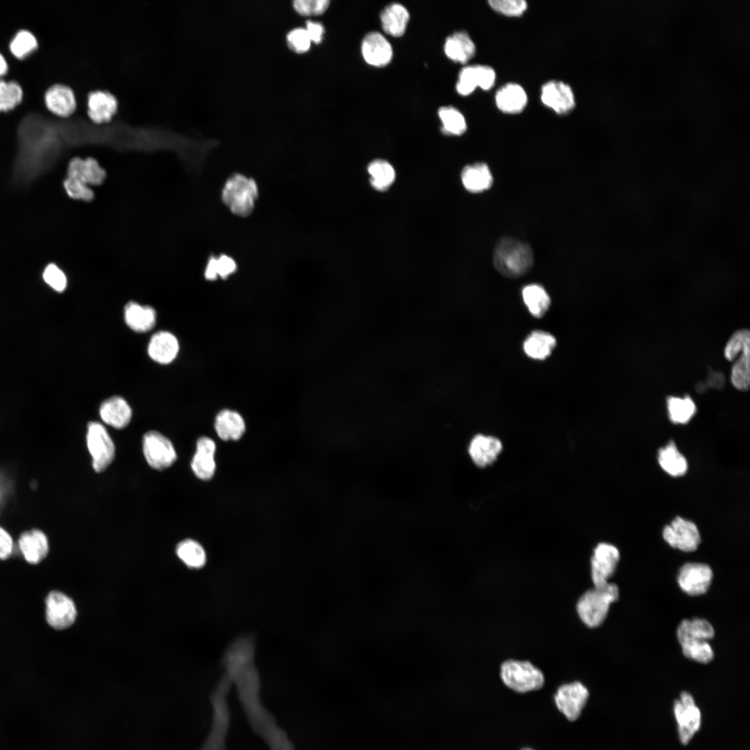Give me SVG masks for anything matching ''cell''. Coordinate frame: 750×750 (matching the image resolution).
I'll return each instance as SVG.
<instances>
[{
    "label": "cell",
    "instance_id": "1",
    "mask_svg": "<svg viewBox=\"0 0 750 750\" xmlns=\"http://www.w3.org/2000/svg\"><path fill=\"white\" fill-rule=\"evenodd\" d=\"M493 262L497 270L503 276L517 278L532 267L533 253L527 243L511 237H505L499 240L494 248Z\"/></svg>",
    "mask_w": 750,
    "mask_h": 750
},
{
    "label": "cell",
    "instance_id": "2",
    "mask_svg": "<svg viewBox=\"0 0 750 750\" xmlns=\"http://www.w3.org/2000/svg\"><path fill=\"white\" fill-rule=\"evenodd\" d=\"M619 588L613 583L587 590L578 599L576 611L581 620L590 628L603 624L611 603L619 599Z\"/></svg>",
    "mask_w": 750,
    "mask_h": 750
},
{
    "label": "cell",
    "instance_id": "3",
    "mask_svg": "<svg viewBox=\"0 0 750 750\" xmlns=\"http://www.w3.org/2000/svg\"><path fill=\"white\" fill-rule=\"evenodd\" d=\"M258 196L256 181L240 174L231 176L222 192L223 203L234 215L247 217L253 210Z\"/></svg>",
    "mask_w": 750,
    "mask_h": 750
},
{
    "label": "cell",
    "instance_id": "4",
    "mask_svg": "<svg viewBox=\"0 0 750 750\" xmlns=\"http://www.w3.org/2000/svg\"><path fill=\"white\" fill-rule=\"evenodd\" d=\"M500 676L508 688L518 693L538 690L544 684L542 671L526 660L504 661L500 667Z\"/></svg>",
    "mask_w": 750,
    "mask_h": 750
},
{
    "label": "cell",
    "instance_id": "5",
    "mask_svg": "<svg viewBox=\"0 0 750 750\" xmlns=\"http://www.w3.org/2000/svg\"><path fill=\"white\" fill-rule=\"evenodd\" d=\"M86 442L92 456V465L97 472H101L115 457V445L105 427L97 422L88 425Z\"/></svg>",
    "mask_w": 750,
    "mask_h": 750
},
{
    "label": "cell",
    "instance_id": "6",
    "mask_svg": "<svg viewBox=\"0 0 750 750\" xmlns=\"http://www.w3.org/2000/svg\"><path fill=\"white\" fill-rule=\"evenodd\" d=\"M674 713L678 724L679 740L688 744L701 726V716L692 696L687 692L681 694L674 703Z\"/></svg>",
    "mask_w": 750,
    "mask_h": 750
},
{
    "label": "cell",
    "instance_id": "7",
    "mask_svg": "<svg viewBox=\"0 0 750 750\" xmlns=\"http://www.w3.org/2000/svg\"><path fill=\"white\" fill-rule=\"evenodd\" d=\"M589 697L588 688L580 681L561 685L554 694V701L558 710L570 722L581 716Z\"/></svg>",
    "mask_w": 750,
    "mask_h": 750
},
{
    "label": "cell",
    "instance_id": "8",
    "mask_svg": "<svg viewBox=\"0 0 750 750\" xmlns=\"http://www.w3.org/2000/svg\"><path fill=\"white\" fill-rule=\"evenodd\" d=\"M143 452L148 464L155 469L162 470L170 467L177 455L170 440L161 433L151 431L143 438Z\"/></svg>",
    "mask_w": 750,
    "mask_h": 750
},
{
    "label": "cell",
    "instance_id": "9",
    "mask_svg": "<svg viewBox=\"0 0 750 750\" xmlns=\"http://www.w3.org/2000/svg\"><path fill=\"white\" fill-rule=\"evenodd\" d=\"M662 536L672 547L685 552L695 551L701 542L696 524L681 517H676L665 526Z\"/></svg>",
    "mask_w": 750,
    "mask_h": 750
},
{
    "label": "cell",
    "instance_id": "10",
    "mask_svg": "<svg viewBox=\"0 0 750 750\" xmlns=\"http://www.w3.org/2000/svg\"><path fill=\"white\" fill-rule=\"evenodd\" d=\"M619 551L613 544L601 542L594 549L591 558V577L594 587L607 585L619 560Z\"/></svg>",
    "mask_w": 750,
    "mask_h": 750
},
{
    "label": "cell",
    "instance_id": "11",
    "mask_svg": "<svg viewBox=\"0 0 750 750\" xmlns=\"http://www.w3.org/2000/svg\"><path fill=\"white\" fill-rule=\"evenodd\" d=\"M712 579L710 567L704 563L688 562L683 565L677 576L681 589L692 596L701 595L709 589Z\"/></svg>",
    "mask_w": 750,
    "mask_h": 750
},
{
    "label": "cell",
    "instance_id": "12",
    "mask_svg": "<svg viewBox=\"0 0 750 750\" xmlns=\"http://www.w3.org/2000/svg\"><path fill=\"white\" fill-rule=\"evenodd\" d=\"M46 619L47 623L55 629L69 627L76 617V608L74 601L66 594L51 592L46 598Z\"/></svg>",
    "mask_w": 750,
    "mask_h": 750
},
{
    "label": "cell",
    "instance_id": "13",
    "mask_svg": "<svg viewBox=\"0 0 750 750\" xmlns=\"http://www.w3.org/2000/svg\"><path fill=\"white\" fill-rule=\"evenodd\" d=\"M496 81V72L488 65H472L465 66L458 74L456 89L462 96L472 94L477 87L483 90H490Z\"/></svg>",
    "mask_w": 750,
    "mask_h": 750
},
{
    "label": "cell",
    "instance_id": "14",
    "mask_svg": "<svg viewBox=\"0 0 750 750\" xmlns=\"http://www.w3.org/2000/svg\"><path fill=\"white\" fill-rule=\"evenodd\" d=\"M542 103L558 115H565L575 107V97L572 88L561 81H549L541 88Z\"/></svg>",
    "mask_w": 750,
    "mask_h": 750
},
{
    "label": "cell",
    "instance_id": "15",
    "mask_svg": "<svg viewBox=\"0 0 750 750\" xmlns=\"http://www.w3.org/2000/svg\"><path fill=\"white\" fill-rule=\"evenodd\" d=\"M361 53L368 65L376 67L388 65L393 57V49L390 42L377 31L369 32L363 38Z\"/></svg>",
    "mask_w": 750,
    "mask_h": 750
},
{
    "label": "cell",
    "instance_id": "16",
    "mask_svg": "<svg viewBox=\"0 0 750 750\" xmlns=\"http://www.w3.org/2000/svg\"><path fill=\"white\" fill-rule=\"evenodd\" d=\"M502 449L503 444L498 438L477 434L469 444L468 453L476 466L485 467L496 461Z\"/></svg>",
    "mask_w": 750,
    "mask_h": 750
},
{
    "label": "cell",
    "instance_id": "17",
    "mask_svg": "<svg viewBox=\"0 0 750 750\" xmlns=\"http://www.w3.org/2000/svg\"><path fill=\"white\" fill-rule=\"evenodd\" d=\"M44 103L49 111L60 117L70 115L76 106L72 89L60 83H54L46 89Z\"/></svg>",
    "mask_w": 750,
    "mask_h": 750
},
{
    "label": "cell",
    "instance_id": "18",
    "mask_svg": "<svg viewBox=\"0 0 750 750\" xmlns=\"http://www.w3.org/2000/svg\"><path fill=\"white\" fill-rule=\"evenodd\" d=\"M178 351L179 344L176 337L167 331L154 333L147 347L149 357L162 365L172 362L176 358Z\"/></svg>",
    "mask_w": 750,
    "mask_h": 750
},
{
    "label": "cell",
    "instance_id": "19",
    "mask_svg": "<svg viewBox=\"0 0 750 750\" xmlns=\"http://www.w3.org/2000/svg\"><path fill=\"white\" fill-rule=\"evenodd\" d=\"M18 545L25 560L31 564H38L49 552V542L45 533L34 528L21 533Z\"/></svg>",
    "mask_w": 750,
    "mask_h": 750
},
{
    "label": "cell",
    "instance_id": "20",
    "mask_svg": "<svg viewBox=\"0 0 750 750\" xmlns=\"http://www.w3.org/2000/svg\"><path fill=\"white\" fill-rule=\"evenodd\" d=\"M494 99L498 109L506 114L521 112L528 103L525 90L516 83H508L499 88L496 92Z\"/></svg>",
    "mask_w": 750,
    "mask_h": 750
},
{
    "label": "cell",
    "instance_id": "21",
    "mask_svg": "<svg viewBox=\"0 0 750 750\" xmlns=\"http://www.w3.org/2000/svg\"><path fill=\"white\" fill-rule=\"evenodd\" d=\"M67 177L78 180L88 186L99 185L106 178V172L92 158L82 159L75 157L68 164Z\"/></svg>",
    "mask_w": 750,
    "mask_h": 750
},
{
    "label": "cell",
    "instance_id": "22",
    "mask_svg": "<svg viewBox=\"0 0 750 750\" xmlns=\"http://www.w3.org/2000/svg\"><path fill=\"white\" fill-rule=\"evenodd\" d=\"M214 441L207 437L200 438L197 442V451L191 462L194 474L200 479H210L215 472Z\"/></svg>",
    "mask_w": 750,
    "mask_h": 750
},
{
    "label": "cell",
    "instance_id": "23",
    "mask_svg": "<svg viewBox=\"0 0 750 750\" xmlns=\"http://www.w3.org/2000/svg\"><path fill=\"white\" fill-rule=\"evenodd\" d=\"M99 415L104 423L115 428L121 429L129 424L132 410L124 398L113 396L101 404Z\"/></svg>",
    "mask_w": 750,
    "mask_h": 750
},
{
    "label": "cell",
    "instance_id": "24",
    "mask_svg": "<svg viewBox=\"0 0 750 750\" xmlns=\"http://www.w3.org/2000/svg\"><path fill=\"white\" fill-rule=\"evenodd\" d=\"M444 51L452 61L465 64L474 57L476 46L467 32L460 31L446 38Z\"/></svg>",
    "mask_w": 750,
    "mask_h": 750
},
{
    "label": "cell",
    "instance_id": "25",
    "mask_svg": "<svg viewBox=\"0 0 750 750\" xmlns=\"http://www.w3.org/2000/svg\"><path fill=\"white\" fill-rule=\"evenodd\" d=\"M410 19L408 9L401 3H392L384 8L380 15L381 24L384 32L392 37L402 36Z\"/></svg>",
    "mask_w": 750,
    "mask_h": 750
},
{
    "label": "cell",
    "instance_id": "26",
    "mask_svg": "<svg viewBox=\"0 0 750 750\" xmlns=\"http://www.w3.org/2000/svg\"><path fill=\"white\" fill-rule=\"evenodd\" d=\"M124 316L126 325L137 333L149 331L156 322V312L151 306L140 305L134 301H130L125 306Z\"/></svg>",
    "mask_w": 750,
    "mask_h": 750
},
{
    "label": "cell",
    "instance_id": "27",
    "mask_svg": "<svg viewBox=\"0 0 750 750\" xmlns=\"http://www.w3.org/2000/svg\"><path fill=\"white\" fill-rule=\"evenodd\" d=\"M215 428L222 440H237L245 431V423L238 412L224 410L216 416Z\"/></svg>",
    "mask_w": 750,
    "mask_h": 750
},
{
    "label": "cell",
    "instance_id": "28",
    "mask_svg": "<svg viewBox=\"0 0 750 750\" xmlns=\"http://www.w3.org/2000/svg\"><path fill=\"white\" fill-rule=\"evenodd\" d=\"M677 638L680 644L697 641H708L715 635L711 624L704 619H683L678 626Z\"/></svg>",
    "mask_w": 750,
    "mask_h": 750
},
{
    "label": "cell",
    "instance_id": "29",
    "mask_svg": "<svg viewBox=\"0 0 750 750\" xmlns=\"http://www.w3.org/2000/svg\"><path fill=\"white\" fill-rule=\"evenodd\" d=\"M461 179L465 189L474 193L483 192L492 184L491 172L483 162L466 166L462 171Z\"/></svg>",
    "mask_w": 750,
    "mask_h": 750
},
{
    "label": "cell",
    "instance_id": "30",
    "mask_svg": "<svg viewBox=\"0 0 750 750\" xmlns=\"http://www.w3.org/2000/svg\"><path fill=\"white\" fill-rule=\"evenodd\" d=\"M88 114L97 122L109 120L117 109V100L108 92L95 91L89 94Z\"/></svg>",
    "mask_w": 750,
    "mask_h": 750
},
{
    "label": "cell",
    "instance_id": "31",
    "mask_svg": "<svg viewBox=\"0 0 750 750\" xmlns=\"http://www.w3.org/2000/svg\"><path fill=\"white\" fill-rule=\"evenodd\" d=\"M556 344V338L551 334L542 331H535L525 340L523 348L528 357L535 360H544L551 354Z\"/></svg>",
    "mask_w": 750,
    "mask_h": 750
},
{
    "label": "cell",
    "instance_id": "32",
    "mask_svg": "<svg viewBox=\"0 0 750 750\" xmlns=\"http://www.w3.org/2000/svg\"><path fill=\"white\" fill-rule=\"evenodd\" d=\"M658 462L662 469L672 476H681L688 469V462L673 441L658 451Z\"/></svg>",
    "mask_w": 750,
    "mask_h": 750
},
{
    "label": "cell",
    "instance_id": "33",
    "mask_svg": "<svg viewBox=\"0 0 750 750\" xmlns=\"http://www.w3.org/2000/svg\"><path fill=\"white\" fill-rule=\"evenodd\" d=\"M523 301L531 314L542 317L548 310L551 299L545 289L538 284L525 286L522 292Z\"/></svg>",
    "mask_w": 750,
    "mask_h": 750
},
{
    "label": "cell",
    "instance_id": "34",
    "mask_svg": "<svg viewBox=\"0 0 750 750\" xmlns=\"http://www.w3.org/2000/svg\"><path fill=\"white\" fill-rule=\"evenodd\" d=\"M667 407L669 419L674 424L688 423L697 412L696 405L688 395L684 397H668Z\"/></svg>",
    "mask_w": 750,
    "mask_h": 750
},
{
    "label": "cell",
    "instance_id": "35",
    "mask_svg": "<svg viewBox=\"0 0 750 750\" xmlns=\"http://www.w3.org/2000/svg\"><path fill=\"white\" fill-rule=\"evenodd\" d=\"M38 45V38L31 31L21 28L12 37L8 48L10 55L18 60H22L35 51Z\"/></svg>",
    "mask_w": 750,
    "mask_h": 750
},
{
    "label": "cell",
    "instance_id": "36",
    "mask_svg": "<svg viewBox=\"0 0 750 750\" xmlns=\"http://www.w3.org/2000/svg\"><path fill=\"white\" fill-rule=\"evenodd\" d=\"M444 134L461 135L467 130V122L462 113L451 106L440 107L438 111Z\"/></svg>",
    "mask_w": 750,
    "mask_h": 750
},
{
    "label": "cell",
    "instance_id": "37",
    "mask_svg": "<svg viewBox=\"0 0 750 750\" xmlns=\"http://www.w3.org/2000/svg\"><path fill=\"white\" fill-rule=\"evenodd\" d=\"M370 174V183L372 187L379 191L389 188L395 178V171L391 164L384 160L376 159L368 165Z\"/></svg>",
    "mask_w": 750,
    "mask_h": 750
},
{
    "label": "cell",
    "instance_id": "38",
    "mask_svg": "<svg viewBox=\"0 0 750 750\" xmlns=\"http://www.w3.org/2000/svg\"><path fill=\"white\" fill-rule=\"evenodd\" d=\"M733 385L741 391H747L750 383V342L747 344L740 358L734 362L731 373Z\"/></svg>",
    "mask_w": 750,
    "mask_h": 750
},
{
    "label": "cell",
    "instance_id": "39",
    "mask_svg": "<svg viewBox=\"0 0 750 750\" xmlns=\"http://www.w3.org/2000/svg\"><path fill=\"white\" fill-rule=\"evenodd\" d=\"M178 557L189 567L201 568L206 560V552L202 546L191 539L179 542L176 549Z\"/></svg>",
    "mask_w": 750,
    "mask_h": 750
},
{
    "label": "cell",
    "instance_id": "40",
    "mask_svg": "<svg viewBox=\"0 0 750 750\" xmlns=\"http://www.w3.org/2000/svg\"><path fill=\"white\" fill-rule=\"evenodd\" d=\"M23 97V89L17 81L0 78V112L14 109L22 102Z\"/></svg>",
    "mask_w": 750,
    "mask_h": 750
},
{
    "label": "cell",
    "instance_id": "41",
    "mask_svg": "<svg viewBox=\"0 0 750 750\" xmlns=\"http://www.w3.org/2000/svg\"><path fill=\"white\" fill-rule=\"evenodd\" d=\"M236 269L237 264L233 258L227 255L211 256L206 265L205 277L209 281H214L218 277L226 278Z\"/></svg>",
    "mask_w": 750,
    "mask_h": 750
},
{
    "label": "cell",
    "instance_id": "42",
    "mask_svg": "<svg viewBox=\"0 0 750 750\" xmlns=\"http://www.w3.org/2000/svg\"><path fill=\"white\" fill-rule=\"evenodd\" d=\"M685 656L700 663H708L714 657L713 650L708 641L697 640L680 644Z\"/></svg>",
    "mask_w": 750,
    "mask_h": 750
},
{
    "label": "cell",
    "instance_id": "43",
    "mask_svg": "<svg viewBox=\"0 0 750 750\" xmlns=\"http://www.w3.org/2000/svg\"><path fill=\"white\" fill-rule=\"evenodd\" d=\"M488 3L494 11L509 17L520 16L528 8L524 0H490Z\"/></svg>",
    "mask_w": 750,
    "mask_h": 750
},
{
    "label": "cell",
    "instance_id": "44",
    "mask_svg": "<svg viewBox=\"0 0 750 750\" xmlns=\"http://www.w3.org/2000/svg\"><path fill=\"white\" fill-rule=\"evenodd\" d=\"M749 335L747 329H740L731 335L724 348V356L727 360L731 361L737 358L744 346L750 342Z\"/></svg>",
    "mask_w": 750,
    "mask_h": 750
},
{
    "label": "cell",
    "instance_id": "45",
    "mask_svg": "<svg viewBox=\"0 0 750 750\" xmlns=\"http://www.w3.org/2000/svg\"><path fill=\"white\" fill-rule=\"evenodd\" d=\"M42 278L44 282L56 292H62L67 287L65 274L54 263H49L45 267Z\"/></svg>",
    "mask_w": 750,
    "mask_h": 750
},
{
    "label": "cell",
    "instance_id": "46",
    "mask_svg": "<svg viewBox=\"0 0 750 750\" xmlns=\"http://www.w3.org/2000/svg\"><path fill=\"white\" fill-rule=\"evenodd\" d=\"M63 187L67 194L72 199L89 201L94 198V192L88 185L82 182L66 177Z\"/></svg>",
    "mask_w": 750,
    "mask_h": 750
},
{
    "label": "cell",
    "instance_id": "47",
    "mask_svg": "<svg viewBox=\"0 0 750 750\" xmlns=\"http://www.w3.org/2000/svg\"><path fill=\"white\" fill-rule=\"evenodd\" d=\"M329 3L328 0H297L294 1L293 6L301 15H318L326 10Z\"/></svg>",
    "mask_w": 750,
    "mask_h": 750
},
{
    "label": "cell",
    "instance_id": "48",
    "mask_svg": "<svg viewBox=\"0 0 750 750\" xmlns=\"http://www.w3.org/2000/svg\"><path fill=\"white\" fill-rule=\"evenodd\" d=\"M287 42L292 51L301 53L309 49L311 41L306 29L298 28L288 33Z\"/></svg>",
    "mask_w": 750,
    "mask_h": 750
},
{
    "label": "cell",
    "instance_id": "49",
    "mask_svg": "<svg viewBox=\"0 0 750 750\" xmlns=\"http://www.w3.org/2000/svg\"><path fill=\"white\" fill-rule=\"evenodd\" d=\"M13 542L9 533L0 526V559L6 560L12 553Z\"/></svg>",
    "mask_w": 750,
    "mask_h": 750
},
{
    "label": "cell",
    "instance_id": "50",
    "mask_svg": "<svg viewBox=\"0 0 750 750\" xmlns=\"http://www.w3.org/2000/svg\"><path fill=\"white\" fill-rule=\"evenodd\" d=\"M305 29L311 42L318 44L322 41L324 34V28L322 24L312 21H307L306 28Z\"/></svg>",
    "mask_w": 750,
    "mask_h": 750
},
{
    "label": "cell",
    "instance_id": "51",
    "mask_svg": "<svg viewBox=\"0 0 750 750\" xmlns=\"http://www.w3.org/2000/svg\"><path fill=\"white\" fill-rule=\"evenodd\" d=\"M703 383L706 388L709 387L722 389L725 384V377L722 372L711 370L708 372L706 381Z\"/></svg>",
    "mask_w": 750,
    "mask_h": 750
},
{
    "label": "cell",
    "instance_id": "52",
    "mask_svg": "<svg viewBox=\"0 0 750 750\" xmlns=\"http://www.w3.org/2000/svg\"><path fill=\"white\" fill-rule=\"evenodd\" d=\"M8 71V62L5 55L0 51V78L6 76Z\"/></svg>",
    "mask_w": 750,
    "mask_h": 750
},
{
    "label": "cell",
    "instance_id": "53",
    "mask_svg": "<svg viewBox=\"0 0 750 750\" xmlns=\"http://www.w3.org/2000/svg\"><path fill=\"white\" fill-rule=\"evenodd\" d=\"M521 750H533V749L526 747V748H523Z\"/></svg>",
    "mask_w": 750,
    "mask_h": 750
}]
</instances>
